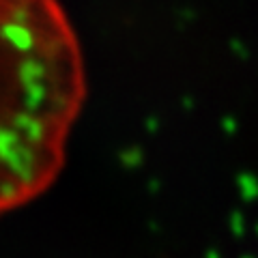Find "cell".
Instances as JSON below:
<instances>
[{"instance_id":"1","label":"cell","mask_w":258,"mask_h":258,"mask_svg":"<svg viewBox=\"0 0 258 258\" xmlns=\"http://www.w3.org/2000/svg\"><path fill=\"white\" fill-rule=\"evenodd\" d=\"M84 93L82 52L58 0H0V217L52 187Z\"/></svg>"}]
</instances>
